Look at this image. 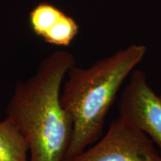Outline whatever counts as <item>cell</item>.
Instances as JSON below:
<instances>
[{
	"instance_id": "3957f363",
	"label": "cell",
	"mask_w": 161,
	"mask_h": 161,
	"mask_svg": "<svg viewBox=\"0 0 161 161\" xmlns=\"http://www.w3.org/2000/svg\"><path fill=\"white\" fill-rule=\"evenodd\" d=\"M70 161H161V156L143 131L119 116L102 138Z\"/></svg>"
},
{
	"instance_id": "277c9868",
	"label": "cell",
	"mask_w": 161,
	"mask_h": 161,
	"mask_svg": "<svg viewBox=\"0 0 161 161\" xmlns=\"http://www.w3.org/2000/svg\"><path fill=\"white\" fill-rule=\"evenodd\" d=\"M119 116L143 131L161 156V95L148 84L142 70H134L120 96Z\"/></svg>"
},
{
	"instance_id": "8992f818",
	"label": "cell",
	"mask_w": 161,
	"mask_h": 161,
	"mask_svg": "<svg viewBox=\"0 0 161 161\" xmlns=\"http://www.w3.org/2000/svg\"><path fill=\"white\" fill-rule=\"evenodd\" d=\"M64 12L51 3L42 2L30 11L29 19L32 31L38 37L44 35L53 27Z\"/></svg>"
},
{
	"instance_id": "6da1fadb",
	"label": "cell",
	"mask_w": 161,
	"mask_h": 161,
	"mask_svg": "<svg viewBox=\"0 0 161 161\" xmlns=\"http://www.w3.org/2000/svg\"><path fill=\"white\" fill-rule=\"evenodd\" d=\"M75 66L72 53L57 51L42 60L35 73L16 84L5 114L25 137L30 161H64L73 121L60 103L62 84Z\"/></svg>"
},
{
	"instance_id": "7a4b0ae2",
	"label": "cell",
	"mask_w": 161,
	"mask_h": 161,
	"mask_svg": "<svg viewBox=\"0 0 161 161\" xmlns=\"http://www.w3.org/2000/svg\"><path fill=\"white\" fill-rule=\"evenodd\" d=\"M147 49L130 44L88 68L74 66L67 73L60 103L73 121L64 161H70L100 138L108 112L121 86L142 61Z\"/></svg>"
},
{
	"instance_id": "52a82bcc",
	"label": "cell",
	"mask_w": 161,
	"mask_h": 161,
	"mask_svg": "<svg viewBox=\"0 0 161 161\" xmlns=\"http://www.w3.org/2000/svg\"><path fill=\"white\" fill-rule=\"evenodd\" d=\"M78 30L79 28L75 19L64 13L53 27L44 35L43 39L52 45L68 46L77 36Z\"/></svg>"
},
{
	"instance_id": "5b68a950",
	"label": "cell",
	"mask_w": 161,
	"mask_h": 161,
	"mask_svg": "<svg viewBox=\"0 0 161 161\" xmlns=\"http://www.w3.org/2000/svg\"><path fill=\"white\" fill-rule=\"evenodd\" d=\"M29 146L8 119L0 121V161H30Z\"/></svg>"
}]
</instances>
